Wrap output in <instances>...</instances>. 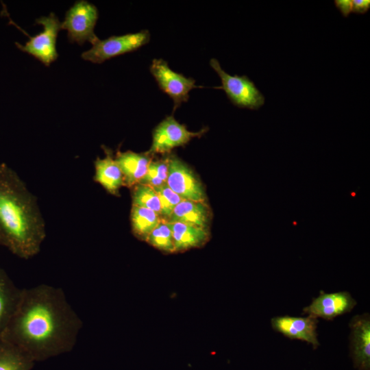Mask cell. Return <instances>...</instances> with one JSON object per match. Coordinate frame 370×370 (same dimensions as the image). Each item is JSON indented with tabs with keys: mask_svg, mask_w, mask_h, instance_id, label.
I'll list each match as a JSON object with an SVG mask.
<instances>
[{
	"mask_svg": "<svg viewBox=\"0 0 370 370\" xmlns=\"http://www.w3.org/2000/svg\"><path fill=\"white\" fill-rule=\"evenodd\" d=\"M152 155L147 151L136 153L132 151H118L115 156L123 176L124 186L132 188L138 184L146 174Z\"/></svg>",
	"mask_w": 370,
	"mask_h": 370,
	"instance_id": "15",
	"label": "cell"
},
{
	"mask_svg": "<svg viewBox=\"0 0 370 370\" xmlns=\"http://www.w3.org/2000/svg\"><path fill=\"white\" fill-rule=\"evenodd\" d=\"M149 166L154 171L157 176L163 182H166L168 173V157L150 162Z\"/></svg>",
	"mask_w": 370,
	"mask_h": 370,
	"instance_id": "23",
	"label": "cell"
},
{
	"mask_svg": "<svg viewBox=\"0 0 370 370\" xmlns=\"http://www.w3.org/2000/svg\"><path fill=\"white\" fill-rule=\"evenodd\" d=\"M149 71L160 89L173 100V111L188 100L191 90L201 88L196 85L193 78L173 71L162 58L153 59Z\"/></svg>",
	"mask_w": 370,
	"mask_h": 370,
	"instance_id": "7",
	"label": "cell"
},
{
	"mask_svg": "<svg viewBox=\"0 0 370 370\" xmlns=\"http://www.w3.org/2000/svg\"><path fill=\"white\" fill-rule=\"evenodd\" d=\"M33 362L19 349L0 338V370H30Z\"/></svg>",
	"mask_w": 370,
	"mask_h": 370,
	"instance_id": "19",
	"label": "cell"
},
{
	"mask_svg": "<svg viewBox=\"0 0 370 370\" xmlns=\"http://www.w3.org/2000/svg\"><path fill=\"white\" fill-rule=\"evenodd\" d=\"M212 217V211L206 201L182 200L164 222L182 223L209 229Z\"/></svg>",
	"mask_w": 370,
	"mask_h": 370,
	"instance_id": "13",
	"label": "cell"
},
{
	"mask_svg": "<svg viewBox=\"0 0 370 370\" xmlns=\"http://www.w3.org/2000/svg\"><path fill=\"white\" fill-rule=\"evenodd\" d=\"M21 293L22 289L0 268V338L16 309Z\"/></svg>",
	"mask_w": 370,
	"mask_h": 370,
	"instance_id": "17",
	"label": "cell"
},
{
	"mask_svg": "<svg viewBox=\"0 0 370 370\" xmlns=\"http://www.w3.org/2000/svg\"><path fill=\"white\" fill-rule=\"evenodd\" d=\"M356 304V301L347 291L325 293L320 291L319 296L303 308L302 313L330 321L351 312Z\"/></svg>",
	"mask_w": 370,
	"mask_h": 370,
	"instance_id": "10",
	"label": "cell"
},
{
	"mask_svg": "<svg viewBox=\"0 0 370 370\" xmlns=\"http://www.w3.org/2000/svg\"><path fill=\"white\" fill-rule=\"evenodd\" d=\"M350 354L358 370H370V316L369 313L353 317L349 322Z\"/></svg>",
	"mask_w": 370,
	"mask_h": 370,
	"instance_id": "12",
	"label": "cell"
},
{
	"mask_svg": "<svg viewBox=\"0 0 370 370\" xmlns=\"http://www.w3.org/2000/svg\"><path fill=\"white\" fill-rule=\"evenodd\" d=\"M210 65L221 82V86L215 88L223 90L233 105L240 108L258 110L264 104V96L247 75H231L221 68L215 58L210 59Z\"/></svg>",
	"mask_w": 370,
	"mask_h": 370,
	"instance_id": "3",
	"label": "cell"
},
{
	"mask_svg": "<svg viewBox=\"0 0 370 370\" xmlns=\"http://www.w3.org/2000/svg\"><path fill=\"white\" fill-rule=\"evenodd\" d=\"M370 8L369 0H352V12L358 14L366 13Z\"/></svg>",
	"mask_w": 370,
	"mask_h": 370,
	"instance_id": "24",
	"label": "cell"
},
{
	"mask_svg": "<svg viewBox=\"0 0 370 370\" xmlns=\"http://www.w3.org/2000/svg\"><path fill=\"white\" fill-rule=\"evenodd\" d=\"M82 325L62 290L40 284L22 289L1 338L33 361L41 360L70 351Z\"/></svg>",
	"mask_w": 370,
	"mask_h": 370,
	"instance_id": "1",
	"label": "cell"
},
{
	"mask_svg": "<svg viewBox=\"0 0 370 370\" xmlns=\"http://www.w3.org/2000/svg\"><path fill=\"white\" fill-rule=\"evenodd\" d=\"M98 17L99 12L94 4L85 0L77 1L66 11L61 29L67 31L71 42L92 44L99 39L94 32Z\"/></svg>",
	"mask_w": 370,
	"mask_h": 370,
	"instance_id": "6",
	"label": "cell"
},
{
	"mask_svg": "<svg viewBox=\"0 0 370 370\" xmlns=\"http://www.w3.org/2000/svg\"><path fill=\"white\" fill-rule=\"evenodd\" d=\"M130 219L134 235L145 241L162 221L160 215L152 210L134 205L131 209Z\"/></svg>",
	"mask_w": 370,
	"mask_h": 370,
	"instance_id": "18",
	"label": "cell"
},
{
	"mask_svg": "<svg viewBox=\"0 0 370 370\" xmlns=\"http://www.w3.org/2000/svg\"><path fill=\"white\" fill-rule=\"evenodd\" d=\"M146 242L164 253L172 254L175 252L172 232L167 224L163 221H161L149 234Z\"/></svg>",
	"mask_w": 370,
	"mask_h": 370,
	"instance_id": "21",
	"label": "cell"
},
{
	"mask_svg": "<svg viewBox=\"0 0 370 370\" xmlns=\"http://www.w3.org/2000/svg\"><path fill=\"white\" fill-rule=\"evenodd\" d=\"M168 157L166 184L182 200L205 201L206 195L200 180L192 169L175 155Z\"/></svg>",
	"mask_w": 370,
	"mask_h": 370,
	"instance_id": "9",
	"label": "cell"
},
{
	"mask_svg": "<svg viewBox=\"0 0 370 370\" xmlns=\"http://www.w3.org/2000/svg\"><path fill=\"white\" fill-rule=\"evenodd\" d=\"M206 131L207 128H203L197 132H190L173 116H167L153 129L151 146L147 152L151 155L168 153L175 147L185 145L192 138L200 137Z\"/></svg>",
	"mask_w": 370,
	"mask_h": 370,
	"instance_id": "8",
	"label": "cell"
},
{
	"mask_svg": "<svg viewBox=\"0 0 370 370\" xmlns=\"http://www.w3.org/2000/svg\"><path fill=\"white\" fill-rule=\"evenodd\" d=\"M106 156L103 158H97L94 162V180L99 184L108 193L119 196V190L124 186L122 172L113 158L112 151L103 147Z\"/></svg>",
	"mask_w": 370,
	"mask_h": 370,
	"instance_id": "14",
	"label": "cell"
},
{
	"mask_svg": "<svg viewBox=\"0 0 370 370\" xmlns=\"http://www.w3.org/2000/svg\"><path fill=\"white\" fill-rule=\"evenodd\" d=\"M153 188L157 193L160 200V218L162 221H166L175 207L182 201V199L169 187L166 183Z\"/></svg>",
	"mask_w": 370,
	"mask_h": 370,
	"instance_id": "22",
	"label": "cell"
},
{
	"mask_svg": "<svg viewBox=\"0 0 370 370\" xmlns=\"http://www.w3.org/2000/svg\"><path fill=\"white\" fill-rule=\"evenodd\" d=\"M36 23L43 27L39 34L34 36H29V40L21 45L16 42V47L49 66L58 57L56 49V41L61 29V22L54 13L47 16H41L36 19Z\"/></svg>",
	"mask_w": 370,
	"mask_h": 370,
	"instance_id": "5",
	"label": "cell"
},
{
	"mask_svg": "<svg viewBox=\"0 0 370 370\" xmlns=\"http://www.w3.org/2000/svg\"><path fill=\"white\" fill-rule=\"evenodd\" d=\"M45 236L36 197L13 169L0 164V245L29 259L40 251Z\"/></svg>",
	"mask_w": 370,
	"mask_h": 370,
	"instance_id": "2",
	"label": "cell"
},
{
	"mask_svg": "<svg viewBox=\"0 0 370 370\" xmlns=\"http://www.w3.org/2000/svg\"><path fill=\"white\" fill-rule=\"evenodd\" d=\"M165 223L172 232L175 252L202 247L210 239V229L182 223Z\"/></svg>",
	"mask_w": 370,
	"mask_h": 370,
	"instance_id": "16",
	"label": "cell"
},
{
	"mask_svg": "<svg viewBox=\"0 0 370 370\" xmlns=\"http://www.w3.org/2000/svg\"><path fill=\"white\" fill-rule=\"evenodd\" d=\"M132 205L152 210L160 215V200L153 187L140 183L136 184L132 187Z\"/></svg>",
	"mask_w": 370,
	"mask_h": 370,
	"instance_id": "20",
	"label": "cell"
},
{
	"mask_svg": "<svg viewBox=\"0 0 370 370\" xmlns=\"http://www.w3.org/2000/svg\"><path fill=\"white\" fill-rule=\"evenodd\" d=\"M317 323L318 319L310 315L305 317L278 316L271 319V327L275 331L291 340L310 343L314 349L319 346Z\"/></svg>",
	"mask_w": 370,
	"mask_h": 370,
	"instance_id": "11",
	"label": "cell"
},
{
	"mask_svg": "<svg viewBox=\"0 0 370 370\" xmlns=\"http://www.w3.org/2000/svg\"><path fill=\"white\" fill-rule=\"evenodd\" d=\"M0 243H1V237H0Z\"/></svg>",
	"mask_w": 370,
	"mask_h": 370,
	"instance_id": "26",
	"label": "cell"
},
{
	"mask_svg": "<svg viewBox=\"0 0 370 370\" xmlns=\"http://www.w3.org/2000/svg\"><path fill=\"white\" fill-rule=\"evenodd\" d=\"M151 34L144 29L136 33L112 36L104 40L97 39L92 47L84 51L81 56L84 60L101 64L112 58L131 53L147 44Z\"/></svg>",
	"mask_w": 370,
	"mask_h": 370,
	"instance_id": "4",
	"label": "cell"
},
{
	"mask_svg": "<svg viewBox=\"0 0 370 370\" xmlns=\"http://www.w3.org/2000/svg\"><path fill=\"white\" fill-rule=\"evenodd\" d=\"M334 4L344 17H347L352 12V0H335Z\"/></svg>",
	"mask_w": 370,
	"mask_h": 370,
	"instance_id": "25",
	"label": "cell"
}]
</instances>
